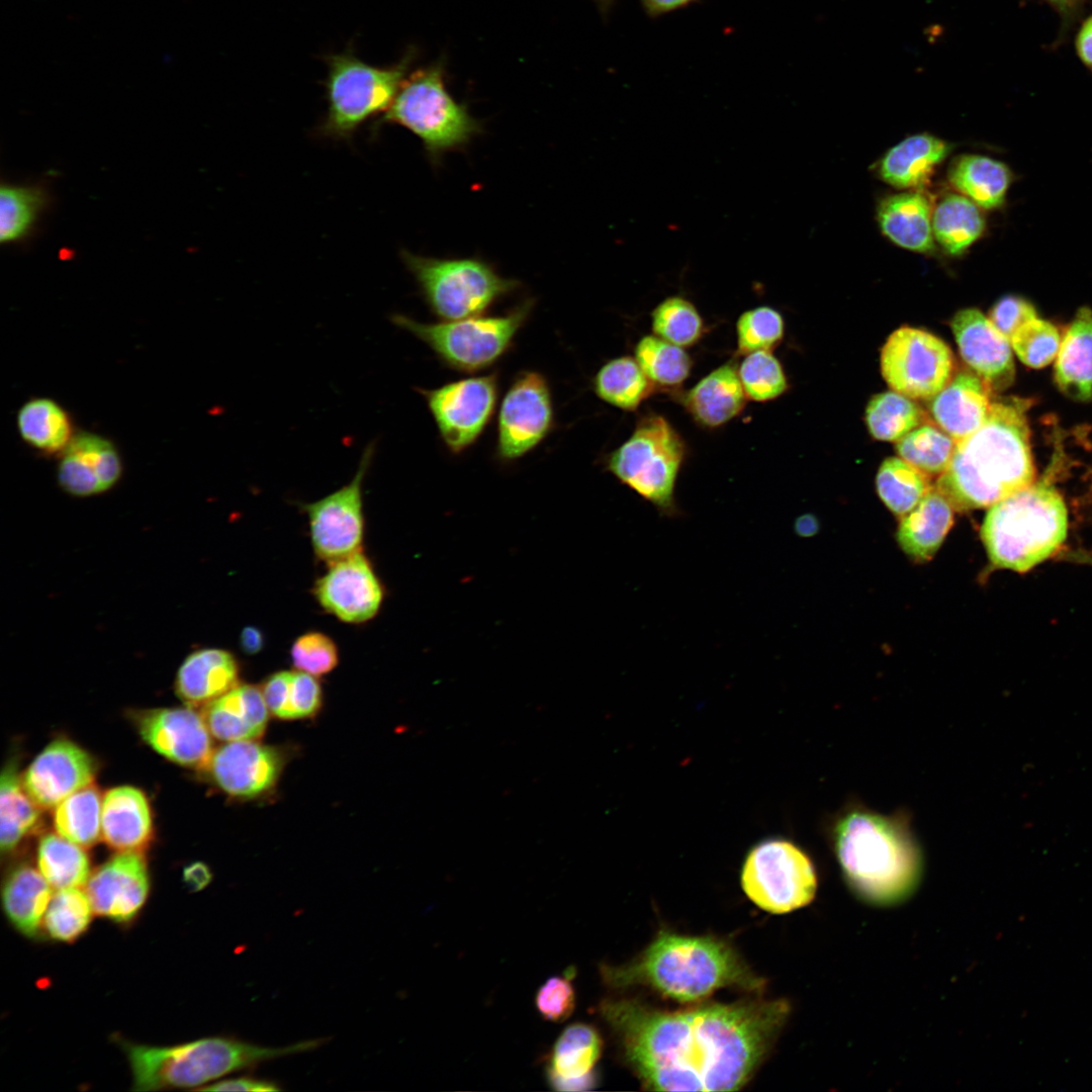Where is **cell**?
Masks as SVG:
<instances>
[{
  "label": "cell",
  "mask_w": 1092,
  "mask_h": 1092,
  "mask_svg": "<svg viewBox=\"0 0 1092 1092\" xmlns=\"http://www.w3.org/2000/svg\"><path fill=\"white\" fill-rule=\"evenodd\" d=\"M788 1012L784 1001L709 1004L674 1012L631 1000L601 1004L625 1060L648 1088L662 1091L741 1088Z\"/></svg>",
  "instance_id": "obj_1"
},
{
  "label": "cell",
  "mask_w": 1092,
  "mask_h": 1092,
  "mask_svg": "<svg viewBox=\"0 0 1092 1092\" xmlns=\"http://www.w3.org/2000/svg\"><path fill=\"white\" fill-rule=\"evenodd\" d=\"M1027 405L1018 398L991 403L985 423L956 443L935 486L953 510L991 507L1032 484Z\"/></svg>",
  "instance_id": "obj_2"
},
{
  "label": "cell",
  "mask_w": 1092,
  "mask_h": 1092,
  "mask_svg": "<svg viewBox=\"0 0 1092 1092\" xmlns=\"http://www.w3.org/2000/svg\"><path fill=\"white\" fill-rule=\"evenodd\" d=\"M831 840L843 877L867 903L908 898L922 875V854L904 819L853 808L834 822Z\"/></svg>",
  "instance_id": "obj_3"
},
{
  "label": "cell",
  "mask_w": 1092,
  "mask_h": 1092,
  "mask_svg": "<svg viewBox=\"0 0 1092 1092\" xmlns=\"http://www.w3.org/2000/svg\"><path fill=\"white\" fill-rule=\"evenodd\" d=\"M602 974L613 987L646 985L682 1002L703 999L722 987H761V980L727 943L669 932H661L633 962L606 966Z\"/></svg>",
  "instance_id": "obj_4"
},
{
  "label": "cell",
  "mask_w": 1092,
  "mask_h": 1092,
  "mask_svg": "<svg viewBox=\"0 0 1092 1092\" xmlns=\"http://www.w3.org/2000/svg\"><path fill=\"white\" fill-rule=\"evenodd\" d=\"M326 1040L321 1037L272 1048L234 1037L209 1036L169 1046L126 1043L124 1051L133 1090L200 1089L228 1074L315 1050Z\"/></svg>",
  "instance_id": "obj_5"
},
{
  "label": "cell",
  "mask_w": 1092,
  "mask_h": 1092,
  "mask_svg": "<svg viewBox=\"0 0 1092 1092\" xmlns=\"http://www.w3.org/2000/svg\"><path fill=\"white\" fill-rule=\"evenodd\" d=\"M1067 532L1066 505L1042 478L991 506L981 538L994 566L1024 572L1058 551Z\"/></svg>",
  "instance_id": "obj_6"
},
{
  "label": "cell",
  "mask_w": 1092,
  "mask_h": 1092,
  "mask_svg": "<svg viewBox=\"0 0 1092 1092\" xmlns=\"http://www.w3.org/2000/svg\"><path fill=\"white\" fill-rule=\"evenodd\" d=\"M446 60L441 56L428 66L407 74L389 108L374 121L373 131L382 124H397L418 136L433 162L443 154L465 147L481 130V125L448 92Z\"/></svg>",
  "instance_id": "obj_7"
},
{
  "label": "cell",
  "mask_w": 1092,
  "mask_h": 1092,
  "mask_svg": "<svg viewBox=\"0 0 1092 1092\" xmlns=\"http://www.w3.org/2000/svg\"><path fill=\"white\" fill-rule=\"evenodd\" d=\"M417 50L410 48L402 58L387 67H377L359 59L352 48L325 58L327 113L317 128L321 135L350 140L374 116L382 115L393 102Z\"/></svg>",
  "instance_id": "obj_8"
},
{
  "label": "cell",
  "mask_w": 1092,
  "mask_h": 1092,
  "mask_svg": "<svg viewBox=\"0 0 1092 1092\" xmlns=\"http://www.w3.org/2000/svg\"><path fill=\"white\" fill-rule=\"evenodd\" d=\"M687 455V446L662 416L650 414L638 420L631 436L609 453L605 467L622 484L651 504L661 517L682 516L675 485Z\"/></svg>",
  "instance_id": "obj_9"
},
{
  "label": "cell",
  "mask_w": 1092,
  "mask_h": 1092,
  "mask_svg": "<svg viewBox=\"0 0 1092 1092\" xmlns=\"http://www.w3.org/2000/svg\"><path fill=\"white\" fill-rule=\"evenodd\" d=\"M533 306L527 299L505 314L442 323H421L400 313L390 320L426 343L446 366L471 373L490 367L509 351Z\"/></svg>",
  "instance_id": "obj_10"
},
{
  "label": "cell",
  "mask_w": 1092,
  "mask_h": 1092,
  "mask_svg": "<svg viewBox=\"0 0 1092 1092\" xmlns=\"http://www.w3.org/2000/svg\"><path fill=\"white\" fill-rule=\"evenodd\" d=\"M431 311L442 321L482 315L520 283L476 258L439 259L401 252Z\"/></svg>",
  "instance_id": "obj_11"
},
{
  "label": "cell",
  "mask_w": 1092,
  "mask_h": 1092,
  "mask_svg": "<svg viewBox=\"0 0 1092 1092\" xmlns=\"http://www.w3.org/2000/svg\"><path fill=\"white\" fill-rule=\"evenodd\" d=\"M741 885L759 908L783 914L813 900L817 878L812 861L801 848L786 839L770 838L747 854Z\"/></svg>",
  "instance_id": "obj_12"
},
{
  "label": "cell",
  "mask_w": 1092,
  "mask_h": 1092,
  "mask_svg": "<svg viewBox=\"0 0 1092 1092\" xmlns=\"http://www.w3.org/2000/svg\"><path fill=\"white\" fill-rule=\"evenodd\" d=\"M949 347L923 330L902 327L885 343L881 370L888 385L910 398H932L950 380Z\"/></svg>",
  "instance_id": "obj_13"
},
{
  "label": "cell",
  "mask_w": 1092,
  "mask_h": 1092,
  "mask_svg": "<svg viewBox=\"0 0 1092 1092\" xmlns=\"http://www.w3.org/2000/svg\"><path fill=\"white\" fill-rule=\"evenodd\" d=\"M435 421L440 438L452 454L472 446L494 413L497 373L448 382L434 389L420 388Z\"/></svg>",
  "instance_id": "obj_14"
},
{
  "label": "cell",
  "mask_w": 1092,
  "mask_h": 1092,
  "mask_svg": "<svg viewBox=\"0 0 1092 1092\" xmlns=\"http://www.w3.org/2000/svg\"><path fill=\"white\" fill-rule=\"evenodd\" d=\"M554 426L551 388L537 371L519 372L502 400L496 427V456L515 461L536 448Z\"/></svg>",
  "instance_id": "obj_15"
},
{
  "label": "cell",
  "mask_w": 1092,
  "mask_h": 1092,
  "mask_svg": "<svg viewBox=\"0 0 1092 1092\" xmlns=\"http://www.w3.org/2000/svg\"><path fill=\"white\" fill-rule=\"evenodd\" d=\"M374 453L372 442L365 447L357 472L348 484L303 505L313 551L328 563L361 551L364 537L362 484Z\"/></svg>",
  "instance_id": "obj_16"
},
{
  "label": "cell",
  "mask_w": 1092,
  "mask_h": 1092,
  "mask_svg": "<svg viewBox=\"0 0 1092 1092\" xmlns=\"http://www.w3.org/2000/svg\"><path fill=\"white\" fill-rule=\"evenodd\" d=\"M286 761L281 747L256 740L229 741L214 748L202 771L230 798L250 801L274 791Z\"/></svg>",
  "instance_id": "obj_17"
},
{
  "label": "cell",
  "mask_w": 1092,
  "mask_h": 1092,
  "mask_svg": "<svg viewBox=\"0 0 1092 1092\" xmlns=\"http://www.w3.org/2000/svg\"><path fill=\"white\" fill-rule=\"evenodd\" d=\"M144 741L165 758L203 770L214 750L212 735L195 708H157L130 713Z\"/></svg>",
  "instance_id": "obj_18"
},
{
  "label": "cell",
  "mask_w": 1092,
  "mask_h": 1092,
  "mask_svg": "<svg viewBox=\"0 0 1092 1092\" xmlns=\"http://www.w3.org/2000/svg\"><path fill=\"white\" fill-rule=\"evenodd\" d=\"M329 564L312 589L317 603L344 623L373 619L382 605L384 589L369 559L358 551Z\"/></svg>",
  "instance_id": "obj_19"
},
{
  "label": "cell",
  "mask_w": 1092,
  "mask_h": 1092,
  "mask_svg": "<svg viewBox=\"0 0 1092 1092\" xmlns=\"http://www.w3.org/2000/svg\"><path fill=\"white\" fill-rule=\"evenodd\" d=\"M96 771V760L89 752L67 738H58L36 755L21 779L34 803L48 810L93 784Z\"/></svg>",
  "instance_id": "obj_20"
},
{
  "label": "cell",
  "mask_w": 1092,
  "mask_h": 1092,
  "mask_svg": "<svg viewBox=\"0 0 1092 1092\" xmlns=\"http://www.w3.org/2000/svg\"><path fill=\"white\" fill-rule=\"evenodd\" d=\"M150 891L148 866L143 852H117L98 867L86 884L95 914L114 922L132 920Z\"/></svg>",
  "instance_id": "obj_21"
},
{
  "label": "cell",
  "mask_w": 1092,
  "mask_h": 1092,
  "mask_svg": "<svg viewBox=\"0 0 1092 1092\" xmlns=\"http://www.w3.org/2000/svg\"><path fill=\"white\" fill-rule=\"evenodd\" d=\"M964 361L988 385L1002 390L1014 380L1009 340L977 308L959 310L950 321Z\"/></svg>",
  "instance_id": "obj_22"
},
{
  "label": "cell",
  "mask_w": 1092,
  "mask_h": 1092,
  "mask_svg": "<svg viewBox=\"0 0 1092 1092\" xmlns=\"http://www.w3.org/2000/svg\"><path fill=\"white\" fill-rule=\"evenodd\" d=\"M121 459L108 439L88 432L73 436L62 452L58 481L68 493L89 496L109 489L120 478Z\"/></svg>",
  "instance_id": "obj_23"
},
{
  "label": "cell",
  "mask_w": 1092,
  "mask_h": 1092,
  "mask_svg": "<svg viewBox=\"0 0 1092 1092\" xmlns=\"http://www.w3.org/2000/svg\"><path fill=\"white\" fill-rule=\"evenodd\" d=\"M154 838L153 814L145 793L132 786L109 789L102 799L101 839L117 852H143Z\"/></svg>",
  "instance_id": "obj_24"
},
{
  "label": "cell",
  "mask_w": 1092,
  "mask_h": 1092,
  "mask_svg": "<svg viewBox=\"0 0 1092 1092\" xmlns=\"http://www.w3.org/2000/svg\"><path fill=\"white\" fill-rule=\"evenodd\" d=\"M602 1038L592 1025L575 1022L557 1037L547 1066V1079L558 1091H584L596 1084L594 1067L602 1053Z\"/></svg>",
  "instance_id": "obj_25"
},
{
  "label": "cell",
  "mask_w": 1092,
  "mask_h": 1092,
  "mask_svg": "<svg viewBox=\"0 0 1092 1092\" xmlns=\"http://www.w3.org/2000/svg\"><path fill=\"white\" fill-rule=\"evenodd\" d=\"M201 713L211 735L229 742L257 740L266 731L270 712L261 688L239 684Z\"/></svg>",
  "instance_id": "obj_26"
},
{
  "label": "cell",
  "mask_w": 1092,
  "mask_h": 1092,
  "mask_svg": "<svg viewBox=\"0 0 1092 1092\" xmlns=\"http://www.w3.org/2000/svg\"><path fill=\"white\" fill-rule=\"evenodd\" d=\"M990 406L985 382L977 374L962 371L932 397L930 413L942 431L958 443L985 423Z\"/></svg>",
  "instance_id": "obj_27"
},
{
  "label": "cell",
  "mask_w": 1092,
  "mask_h": 1092,
  "mask_svg": "<svg viewBox=\"0 0 1092 1092\" xmlns=\"http://www.w3.org/2000/svg\"><path fill=\"white\" fill-rule=\"evenodd\" d=\"M239 663L230 651L198 649L180 665L175 691L186 706L203 708L239 685Z\"/></svg>",
  "instance_id": "obj_28"
},
{
  "label": "cell",
  "mask_w": 1092,
  "mask_h": 1092,
  "mask_svg": "<svg viewBox=\"0 0 1092 1092\" xmlns=\"http://www.w3.org/2000/svg\"><path fill=\"white\" fill-rule=\"evenodd\" d=\"M934 204L920 190H907L885 197L877 218L882 233L897 246L922 254L935 250L932 233Z\"/></svg>",
  "instance_id": "obj_29"
},
{
  "label": "cell",
  "mask_w": 1092,
  "mask_h": 1092,
  "mask_svg": "<svg viewBox=\"0 0 1092 1092\" xmlns=\"http://www.w3.org/2000/svg\"><path fill=\"white\" fill-rule=\"evenodd\" d=\"M747 399L738 367L731 362L708 373L680 396L681 404L692 418L709 429L721 427L737 417Z\"/></svg>",
  "instance_id": "obj_30"
},
{
  "label": "cell",
  "mask_w": 1092,
  "mask_h": 1092,
  "mask_svg": "<svg viewBox=\"0 0 1092 1092\" xmlns=\"http://www.w3.org/2000/svg\"><path fill=\"white\" fill-rule=\"evenodd\" d=\"M949 152L950 145L935 135L913 134L885 153L878 164V173L896 188L920 190L929 183Z\"/></svg>",
  "instance_id": "obj_31"
},
{
  "label": "cell",
  "mask_w": 1092,
  "mask_h": 1092,
  "mask_svg": "<svg viewBox=\"0 0 1092 1092\" xmlns=\"http://www.w3.org/2000/svg\"><path fill=\"white\" fill-rule=\"evenodd\" d=\"M953 524V509L945 496L932 487L917 506L901 518L897 540L914 561L930 560Z\"/></svg>",
  "instance_id": "obj_32"
},
{
  "label": "cell",
  "mask_w": 1092,
  "mask_h": 1092,
  "mask_svg": "<svg viewBox=\"0 0 1092 1092\" xmlns=\"http://www.w3.org/2000/svg\"><path fill=\"white\" fill-rule=\"evenodd\" d=\"M53 894L38 869L25 862L14 866L2 887L3 909L9 922L23 935L36 936Z\"/></svg>",
  "instance_id": "obj_33"
},
{
  "label": "cell",
  "mask_w": 1092,
  "mask_h": 1092,
  "mask_svg": "<svg viewBox=\"0 0 1092 1092\" xmlns=\"http://www.w3.org/2000/svg\"><path fill=\"white\" fill-rule=\"evenodd\" d=\"M1055 378L1066 396L1092 400V310L1086 306L1078 309L1061 345Z\"/></svg>",
  "instance_id": "obj_34"
},
{
  "label": "cell",
  "mask_w": 1092,
  "mask_h": 1092,
  "mask_svg": "<svg viewBox=\"0 0 1092 1092\" xmlns=\"http://www.w3.org/2000/svg\"><path fill=\"white\" fill-rule=\"evenodd\" d=\"M947 179L962 195L983 209L1001 207L1012 181L1008 166L983 155H962L949 166Z\"/></svg>",
  "instance_id": "obj_35"
},
{
  "label": "cell",
  "mask_w": 1092,
  "mask_h": 1092,
  "mask_svg": "<svg viewBox=\"0 0 1092 1092\" xmlns=\"http://www.w3.org/2000/svg\"><path fill=\"white\" fill-rule=\"evenodd\" d=\"M40 808L27 794L15 759L7 761L1 775L0 846L11 854L41 827Z\"/></svg>",
  "instance_id": "obj_36"
},
{
  "label": "cell",
  "mask_w": 1092,
  "mask_h": 1092,
  "mask_svg": "<svg viewBox=\"0 0 1092 1092\" xmlns=\"http://www.w3.org/2000/svg\"><path fill=\"white\" fill-rule=\"evenodd\" d=\"M985 229L981 207L960 193H948L933 206V238L948 255L965 253Z\"/></svg>",
  "instance_id": "obj_37"
},
{
  "label": "cell",
  "mask_w": 1092,
  "mask_h": 1092,
  "mask_svg": "<svg viewBox=\"0 0 1092 1092\" xmlns=\"http://www.w3.org/2000/svg\"><path fill=\"white\" fill-rule=\"evenodd\" d=\"M261 690L269 712L280 720L313 718L323 706L320 681L300 670L275 672L263 682Z\"/></svg>",
  "instance_id": "obj_38"
},
{
  "label": "cell",
  "mask_w": 1092,
  "mask_h": 1092,
  "mask_svg": "<svg viewBox=\"0 0 1092 1092\" xmlns=\"http://www.w3.org/2000/svg\"><path fill=\"white\" fill-rule=\"evenodd\" d=\"M17 428L24 442L49 454L63 452L74 436L67 412L47 397L32 398L20 407Z\"/></svg>",
  "instance_id": "obj_39"
},
{
  "label": "cell",
  "mask_w": 1092,
  "mask_h": 1092,
  "mask_svg": "<svg viewBox=\"0 0 1092 1092\" xmlns=\"http://www.w3.org/2000/svg\"><path fill=\"white\" fill-rule=\"evenodd\" d=\"M654 388L636 359L630 356L609 360L593 379V389L600 399L627 412L636 411Z\"/></svg>",
  "instance_id": "obj_40"
},
{
  "label": "cell",
  "mask_w": 1092,
  "mask_h": 1092,
  "mask_svg": "<svg viewBox=\"0 0 1092 1092\" xmlns=\"http://www.w3.org/2000/svg\"><path fill=\"white\" fill-rule=\"evenodd\" d=\"M85 849L57 832H48L41 835L37 844V869L56 890L80 888L91 876L90 858Z\"/></svg>",
  "instance_id": "obj_41"
},
{
  "label": "cell",
  "mask_w": 1092,
  "mask_h": 1092,
  "mask_svg": "<svg viewBox=\"0 0 1092 1092\" xmlns=\"http://www.w3.org/2000/svg\"><path fill=\"white\" fill-rule=\"evenodd\" d=\"M102 799L94 784L67 797L54 809L55 831L84 848L93 846L101 838Z\"/></svg>",
  "instance_id": "obj_42"
},
{
  "label": "cell",
  "mask_w": 1092,
  "mask_h": 1092,
  "mask_svg": "<svg viewBox=\"0 0 1092 1092\" xmlns=\"http://www.w3.org/2000/svg\"><path fill=\"white\" fill-rule=\"evenodd\" d=\"M877 491L887 508L902 518L931 488L929 477L902 458H887L876 477Z\"/></svg>",
  "instance_id": "obj_43"
},
{
  "label": "cell",
  "mask_w": 1092,
  "mask_h": 1092,
  "mask_svg": "<svg viewBox=\"0 0 1092 1092\" xmlns=\"http://www.w3.org/2000/svg\"><path fill=\"white\" fill-rule=\"evenodd\" d=\"M635 359L655 385L677 388L690 376L693 360L682 347L655 335L642 337L635 346Z\"/></svg>",
  "instance_id": "obj_44"
},
{
  "label": "cell",
  "mask_w": 1092,
  "mask_h": 1092,
  "mask_svg": "<svg viewBox=\"0 0 1092 1092\" xmlns=\"http://www.w3.org/2000/svg\"><path fill=\"white\" fill-rule=\"evenodd\" d=\"M48 202L39 186L2 185L0 189V241L12 244L25 239Z\"/></svg>",
  "instance_id": "obj_45"
},
{
  "label": "cell",
  "mask_w": 1092,
  "mask_h": 1092,
  "mask_svg": "<svg viewBox=\"0 0 1092 1092\" xmlns=\"http://www.w3.org/2000/svg\"><path fill=\"white\" fill-rule=\"evenodd\" d=\"M922 418L919 406L896 391L875 395L866 412L871 435L881 441H899L918 427Z\"/></svg>",
  "instance_id": "obj_46"
},
{
  "label": "cell",
  "mask_w": 1092,
  "mask_h": 1092,
  "mask_svg": "<svg viewBox=\"0 0 1092 1092\" xmlns=\"http://www.w3.org/2000/svg\"><path fill=\"white\" fill-rule=\"evenodd\" d=\"M954 449V440L929 424L916 427L896 445V451L903 460L928 476L940 475L945 471Z\"/></svg>",
  "instance_id": "obj_47"
},
{
  "label": "cell",
  "mask_w": 1092,
  "mask_h": 1092,
  "mask_svg": "<svg viewBox=\"0 0 1092 1092\" xmlns=\"http://www.w3.org/2000/svg\"><path fill=\"white\" fill-rule=\"evenodd\" d=\"M93 913L86 891L60 889L52 896L42 925L52 939L72 942L87 930Z\"/></svg>",
  "instance_id": "obj_48"
},
{
  "label": "cell",
  "mask_w": 1092,
  "mask_h": 1092,
  "mask_svg": "<svg viewBox=\"0 0 1092 1092\" xmlns=\"http://www.w3.org/2000/svg\"><path fill=\"white\" fill-rule=\"evenodd\" d=\"M651 328L655 336L687 348L695 345L703 336L704 321L689 299L672 295L651 311Z\"/></svg>",
  "instance_id": "obj_49"
},
{
  "label": "cell",
  "mask_w": 1092,
  "mask_h": 1092,
  "mask_svg": "<svg viewBox=\"0 0 1092 1092\" xmlns=\"http://www.w3.org/2000/svg\"><path fill=\"white\" fill-rule=\"evenodd\" d=\"M744 356L738 374L748 399L764 402L787 390L784 369L770 351H755Z\"/></svg>",
  "instance_id": "obj_50"
},
{
  "label": "cell",
  "mask_w": 1092,
  "mask_h": 1092,
  "mask_svg": "<svg viewBox=\"0 0 1092 1092\" xmlns=\"http://www.w3.org/2000/svg\"><path fill=\"white\" fill-rule=\"evenodd\" d=\"M785 323L775 308L762 305L742 312L736 322L737 353L770 351L782 341Z\"/></svg>",
  "instance_id": "obj_51"
},
{
  "label": "cell",
  "mask_w": 1092,
  "mask_h": 1092,
  "mask_svg": "<svg viewBox=\"0 0 1092 1092\" xmlns=\"http://www.w3.org/2000/svg\"><path fill=\"white\" fill-rule=\"evenodd\" d=\"M1009 342L1021 362L1031 368L1049 365L1058 356L1062 345L1056 327L1038 317L1020 326Z\"/></svg>",
  "instance_id": "obj_52"
},
{
  "label": "cell",
  "mask_w": 1092,
  "mask_h": 1092,
  "mask_svg": "<svg viewBox=\"0 0 1092 1092\" xmlns=\"http://www.w3.org/2000/svg\"><path fill=\"white\" fill-rule=\"evenodd\" d=\"M291 660L297 670L321 676L339 663V651L332 638L322 632H307L292 643Z\"/></svg>",
  "instance_id": "obj_53"
},
{
  "label": "cell",
  "mask_w": 1092,
  "mask_h": 1092,
  "mask_svg": "<svg viewBox=\"0 0 1092 1092\" xmlns=\"http://www.w3.org/2000/svg\"><path fill=\"white\" fill-rule=\"evenodd\" d=\"M571 971L548 978L538 989L535 1006L544 1019L559 1023L572 1015L575 1008V990L571 983L572 976H569Z\"/></svg>",
  "instance_id": "obj_54"
},
{
  "label": "cell",
  "mask_w": 1092,
  "mask_h": 1092,
  "mask_svg": "<svg viewBox=\"0 0 1092 1092\" xmlns=\"http://www.w3.org/2000/svg\"><path fill=\"white\" fill-rule=\"evenodd\" d=\"M1037 317L1033 305L1022 297L1006 295L991 308L989 320L1008 340L1026 322Z\"/></svg>",
  "instance_id": "obj_55"
},
{
  "label": "cell",
  "mask_w": 1092,
  "mask_h": 1092,
  "mask_svg": "<svg viewBox=\"0 0 1092 1092\" xmlns=\"http://www.w3.org/2000/svg\"><path fill=\"white\" fill-rule=\"evenodd\" d=\"M200 1090L204 1091H255V1092H269L280 1091L281 1087L277 1083L255 1078L252 1076H242L238 1078L223 1079L218 1082H214L210 1085L203 1086Z\"/></svg>",
  "instance_id": "obj_56"
},
{
  "label": "cell",
  "mask_w": 1092,
  "mask_h": 1092,
  "mask_svg": "<svg viewBox=\"0 0 1092 1092\" xmlns=\"http://www.w3.org/2000/svg\"><path fill=\"white\" fill-rule=\"evenodd\" d=\"M646 15L657 18L670 12L686 8L698 0H639Z\"/></svg>",
  "instance_id": "obj_57"
},
{
  "label": "cell",
  "mask_w": 1092,
  "mask_h": 1092,
  "mask_svg": "<svg viewBox=\"0 0 1092 1092\" xmlns=\"http://www.w3.org/2000/svg\"><path fill=\"white\" fill-rule=\"evenodd\" d=\"M1076 47L1083 63L1092 68V16L1083 23L1077 36Z\"/></svg>",
  "instance_id": "obj_58"
},
{
  "label": "cell",
  "mask_w": 1092,
  "mask_h": 1092,
  "mask_svg": "<svg viewBox=\"0 0 1092 1092\" xmlns=\"http://www.w3.org/2000/svg\"><path fill=\"white\" fill-rule=\"evenodd\" d=\"M240 646L248 655L257 654L264 647V635L254 626L245 627L240 635Z\"/></svg>",
  "instance_id": "obj_59"
},
{
  "label": "cell",
  "mask_w": 1092,
  "mask_h": 1092,
  "mask_svg": "<svg viewBox=\"0 0 1092 1092\" xmlns=\"http://www.w3.org/2000/svg\"><path fill=\"white\" fill-rule=\"evenodd\" d=\"M185 879L192 890H201L211 881V873L203 863H195L185 872Z\"/></svg>",
  "instance_id": "obj_60"
},
{
  "label": "cell",
  "mask_w": 1092,
  "mask_h": 1092,
  "mask_svg": "<svg viewBox=\"0 0 1092 1092\" xmlns=\"http://www.w3.org/2000/svg\"><path fill=\"white\" fill-rule=\"evenodd\" d=\"M795 530L800 536H812L818 530L817 519L812 515H804L796 521Z\"/></svg>",
  "instance_id": "obj_61"
},
{
  "label": "cell",
  "mask_w": 1092,
  "mask_h": 1092,
  "mask_svg": "<svg viewBox=\"0 0 1092 1092\" xmlns=\"http://www.w3.org/2000/svg\"><path fill=\"white\" fill-rule=\"evenodd\" d=\"M593 1L597 4L602 16L606 17V16L609 15V13H610L612 7L614 6V3H615L616 0H593Z\"/></svg>",
  "instance_id": "obj_62"
},
{
  "label": "cell",
  "mask_w": 1092,
  "mask_h": 1092,
  "mask_svg": "<svg viewBox=\"0 0 1092 1092\" xmlns=\"http://www.w3.org/2000/svg\"><path fill=\"white\" fill-rule=\"evenodd\" d=\"M1050 1H1052L1054 3H1057V4L1064 5V4H1067L1070 0H1050Z\"/></svg>",
  "instance_id": "obj_63"
}]
</instances>
